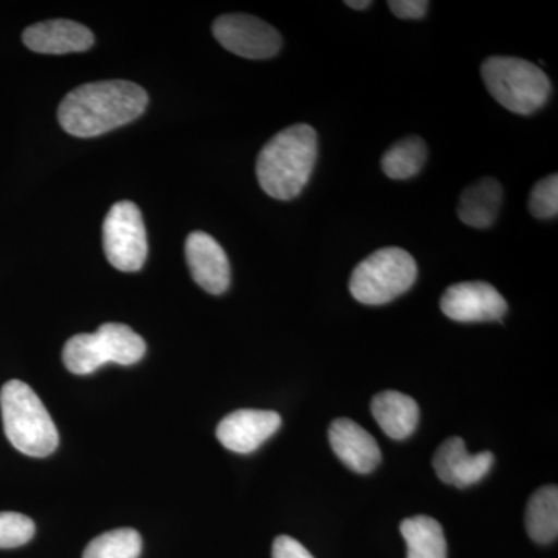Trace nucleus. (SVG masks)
<instances>
[{
  "mask_svg": "<svg viewBox=\"0 0 558 558\" xmlns=\"http://www.w3.org/2000/svg\"><path fill=\"white\" fill-rule=\"evenodd\" d=\"M148 101L146 90L131 81H97L65 95L58 120L70 135L97 137L137 120Z\"/></svg>",
  "mask_w": 558,
  "mask_h": 558,
  "instance_id": "1",
  "label": "nucleus"
},
{
  "mask_svg": "<svg viewBox=\"0 0 558 558\" xmlns=\"http://www.w3.org/2000/svg\"><path fill=\"white\" fill-rule=\"evenodd\" d=\"M317 159L318 135L310 124L279 131L256 160L260 189L274 199H295L310 183Z\"/></svg>",
  "mask_w": 558,
  "mask_h": 558,
  "instance_id": "2",
  "label": "nucleus"
},
{
  "mask_svg": "<svg viewBox=\"0 0 558 558\" xmlns=\"http://www.w3.org/2000/svg\"><path fill=\"white\" fill-rule=\"evenodd\" d=\"M3 429L11 446L32 458L57 450L60 435L36 392L21 380L7 381L0 391Z\"/></svg>",
  "mask_w": 558,
  "mask_h": 558,
  "instance_id": "3",
  "label": "nucleus"
},
{
  "mask_svg": "<svg viewBox=\"0 0 558 558\" xmlns=\"http://www.w3.org/2000/svg\"><path fill=\"white\" fill-rule=\"evenodd\" d=\"M488 94L510 112L532 116L548 102L553 86L538 65L515 57H490L481 65Z\"/></svg>",
  "mask_w": 558,
  "mask_h": 558,
  "instance_id": "4",
  "label": "nucleus"
},
{
  "mask_svg": "<svg viewBox=\"0 0 558 558\" xmlns=\"http://www.w3.org/2000/svg\"><path fill=\"white\" fill-rule=\"evenodd\" d=\"M417 264L407 250H377L352 271L349 290L359 303L384 306L413 288Z\"/></svg>",
  "mask_w": 558,
  "mask_h": 558,
  "instance_id": "5",
  "label": "nucleus"
},
{
  "mask_svg": "<svg viewBox=\"0 0 558 558\" xmlns=\"http://www.w3.org/2000/svg\"><path fill=\"white\" fill-rule=\"evenodd\" d=\"M102 247L116 269L137 271L148 256V238L134 202H117L102 223Z\"/></svg>",
  "mask_w": 558,
  "mask_h": 558,
  "instance_id": "6",
  "label": "nucleus"
},
{
  "mask_svg": "<svg viewBox=\"0 0 558 558\" xmlns=\"http://www.w3.org/2000/svg\"><path fill=\"white\" fill-rule=\"evenodd\" d=\"M213 35L223 49L247 60H267L275 57L282 46L277 28L250 14L219 16L213 24Z\"/></svg>",
  "mask_w": 558,
  "mask_h": 558,
  "instance_id": "7",
  "label": "nucleus"
},
{
  "mask_svg": "<svg viewBox=\"0 0 558 558\" xmlns=\"http://www.w3.org/2000/svg\"><path fill=\"white\" fill-rule=\"evenodd\" d=\"M440 311L458 323L501 322L508 301L488 282H458L444 292Z\"/></svg>",
  "mask_w": 558,
  "mask_h": 558,
  "instance_id": "8",
  "label": "nucleus"
},
{
  "mask_svg": "<svg viewBox=\"0 0 558 558\" xmlns=\"http://www.w3.org/2000/svg\"><path fill=\"white\" fill-rule=\"evenodd\" d=\"M281 427L275 411L238 410L220 421L216 436L226 449L247 454L258 450Z\"/></svg>",
  "mask_w": 558,
  "mask_h": 558,
  "instance_id": "9",
  "label": "nucleus"
},
{
  "mask_svg": "<svg viewBox=\"0 0 558 558\" xmlns=\"http://www.w3.org/2000/svg\"><path fill=\"white\" fill-rule=\"evenodd\" d=\"M185 255L191 275L202 289L220 295L230 288L229 258L215 238L205 231H193L186 240Z\"/></svg>",
  "mask_w": 558,
  "mask_h": 558,
  "instance_id": "10",
  "label": "nucleus"
},
{
  "mask_svg": "<svg viewBox=\"0 0 558 558\" xmlns=\"http://www.w3.org/2000/svg\"><path fill=\"white\" fill-rule=\"evenodd\" d=\"M494 465V453L481 451L469 453L464 440L449 438L440 444L433 458V468L442 483L458 488H465L480 483Z\"/></svg>",
  "mask_w": 558,
  "mask_h": 558,
  "instance_id": "11",
  "label": "nucleus"
},
{
  "mask_svg": "<svg viewBox=\"0 0 558 558\" xmlns=\"http://www.w3.org/2000/svg\"><path fill=\"white\" fill-rule=\"evenodd\" d=\"M329 442L340 461L352 472L366 475L379 468V444L357 422L348 417L336 418L329 427Z\"/></svg>",
  "mask_w": 558,
  "mask_h": 558,
  "instance_id": "12",
  "label": "nucleus"
},
{
  "mask_svg": "<svg viewBox=\"0 0 558 558\" xmlns=\"http://www.w3.org/2000/svg\"><path fill=\"white\" fill-rule=\"evenodd\" d=\"M22 40L36 53L65 54L89 50L95 39L89 28L78 22L51 20L28 27Z\"/></svg>",
  "mask_w": 558,
  "mask_h": 558,
  "instance_id": "13",
  "label": "nucleus"
},
{
  "mask_svg": "<svg viewBox=\"0 0 558 558\" xmlns=\"http://www.w3.org/2000/svg\"><path fill=\"white\" fill-rule=\"evenodd\" d=\"M501 205V183L494 178L476 180L459 197L458 218L472 229H488L497 220Z\"/></svg>",
  "mask_w": 558,
  "mask_h": 558,
  "instance_id": "14",
  "label": "nucleus"
},
{
  "mask_svg": "<svg viewBox=\"0 0 558 558\" xmlns=\"http://www.w3.org/2000/svg\"><path fill=\"white\" fill-rule=\"evenodd\" d=\"M371 411L388 438L403 440L416 432L418 405L416 400L403 392H379L371 402Z\"/></svg>",
  "mask_w": 558,
  "mask_h": 558,
  "instance_id": "15",
  "label": "nucleus"
},
{
  "mask_svg": "<svg viewBox=\"0 0 558 558\" xmlns=\"http://www.w3.org/2000/svg\"><path fill=\"white\" fill-rule=\"evenodd\" d=\"M407 542V558H447V542L439 521L427 515L410 517L400 524Z\"/></svg>",
  "mask_w": 558,
  "mask_h": 558,
  "instance_id": "16",
  "label": "nucleus"
},
{
  "mask_svg": "<svg viewBox=\"0 0 558 558\" xmlns=\"http://www.w3.org/2000/svg\"><path fill=\"white\" fill-rule=\"evenodd\" d=\"M106 363L135 365L145 355L146 343L138 333L120 323H106L95 332Z\"/></svg>",
  "mask_w": 558,
  "mask_h": 558,
  "instance_id": "17",
  "label": "nucleus"
},
{
  "mask_svg": "<svg viewBox=\"0 0 558 558\" xmlns=\"http://www.w3.org/2000/svg\"><path fill=\"white\" fill-rule=\"evenodd\" d=\"M526 529L529 537L539 545H549L558 535V488H538L527 502Z\"/></svg>",
  "mask_w": 558,
  "mask_h": 558,
  "instance_id": "18",
  "label": "nucleus"
},
{
  "mask_svg": "<svg viewBox=\"0 0 558 558\" xmlns=\"http://www.w3.org/2000/svg\"><path fill=\"white\" fill-rule=\"evenodd\" d=\"M428 149L424 140L411 135L395 143L381 157V170L389 179L409 180L416 178L427 161Z\"/></svg>",
  "mask_w": 558,
  "mask_h": 558,
  "instance_id": "19",
  "label": "nucleus"
},
{
  "mask_svg": "<svg viewBox=\"0 0 558 558\" xmlns=\"http://www.w3.org/2000/svg\"><path fill=\"white\" fill-rule=\"evenodd\" d=\"M142 537L135 529H113L92 539L84 549L83 558H138Z\"/></svg>",
  "mask_w": 558,
  "mask_h": 558,
  "instance_id": "20",
  "label": "nucleus"
},
{
  "mask_svg": "<svg viewBox=\"0 0 558 558\" xmlns=\"http://www.w3.org/2000/svg\"><path fill=\"white\" fill-rule=\"evenodd\" d=\"M62 360H64L65 368L78 376L95 373L106 365L100 343L95 333H78V336L72 337L65 343Z\"/></svg>",
  "mask_w": 558,
  "mask_h": 558,
  "instance_id": "21",
  "label": "nucleus"
},
{
  "mask_svg": "<svg viewBox=\"0 0 558 558\" xmlns=\"http://www.w3.org/2000/svg\"><path fill=\"white\" fill-rule=\"evenodd\" d=\"M35 532V523L28 517L16 512H0V549L27 545Z\"/></svg>",
  "mask_w": 558,
  "mask_h": 558,
  "instance_id": "22",
  "label": "nucleus"
},
{
  "mask_svg": "<svg viewBox=\"0 0 558 558\" xmlns=\"http://www.w3.org/2000/svg\"><path fill=\"white\" fill-rule=\"evenodd\" d=\"M529 211L537 219H553L558 213V175L538 180L529 196Z\"/></svg>",
  "mask_w": 558,
  "mask_h": 558,
  "instance_id": "23",
  "label": "nucleus"
},
{
  "mask_svg": "<svg viewBox=\"0 0 558 558\" xmlns=\"http://www.w3.org/2000/svg\"><path fill=\"white\" fill-rule=\"evenodd\" d=\"M429 3L425 0H391L388 9L399 20H422L427 14Z\"/></svg>",
  "mask_w": 558,
  "mask_h": 558,
  "instance_id": "24",
  "label": "nucleus"
},
{
  "mask_svg": "<svg viewBox=\"0 0 558 558\" xmlns=\"http://www.w3.org/2000/svg\"><path fill=\"white\" fill-rule=\"evenodd\" d=\"M271 558H315L310 550L304 548L295 538L289 535H279L275 538L271 548Z\"/></svg>",
  "mask_w": 558,
  "mask_h": 558,
  "instance_id": "25",
  "label": "nucleus"
},
{
  "mask_svg": "<svg viewBox=\"0 0 558 558\" xmlns=\"http://www.w3.org/2000/svg\"><path fill=\"white\" fill-rule=\"evenodd\" d=\"M344 5L352 10H366L373 5V2H369V0H347Z\"/></svg>",
  "mask_w": 558,
  "mask_h": 558,
  "instance_id": "26",
  "label": "nucleus"
}]
</instances>
